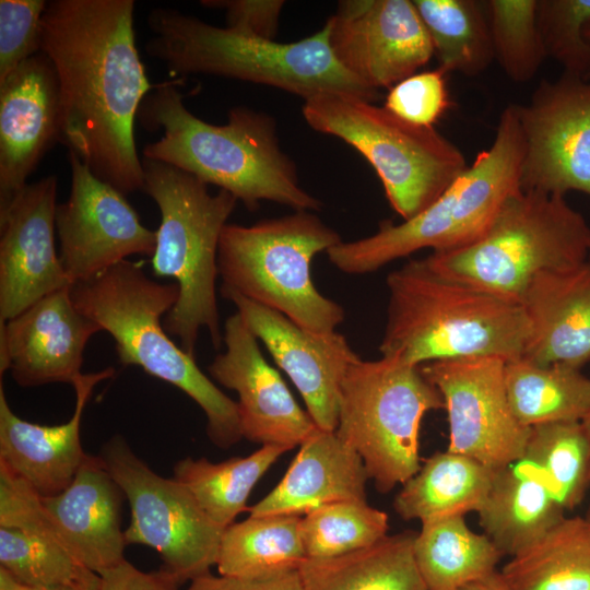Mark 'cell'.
Returning <instances> with one entry per match:
<instances>
[{
	"mask_svg": "<svg viewBox=\"0 0 590 590\" xmlns=\"http://www.w3.org/2000/svg\"><path fill=\"white\" fill-rule=\"evenodd\" d=\"M133 0H52L40 51L61 96V143L125 196L143 189L134 139L139 108L153 88L133 27Z\"/></svg>",
	"mask_w": 590,
	"mask_h": 590,
	"instance_id": "1",
	"label": "cell"
},
{
	"mask_svg": "<svg viewBox=\"0 0 590 590\" xmlns=\"http://www.w3.org/2000/svg\"><path fill=\"white\" fill-rule=\"evenodd\" d=\"M180 79L154 84L137 119L163 135L143 149V157L164 162L232 193L252 211L272 201L294 211H319L321 202L299 184L295 163L280 145L275 119L238 106L225 125L194 116L184 104Z\"/></svg>",
	"mask_w": 590,
	"mask_h": 590,
	"instance_id": "2",
	"label": "cell"
},
{
	"mask_svg": "<svg viewBox=\"0 0 590 590\" xmlns=\"http://www.w3.org/2000/svg\"><path fill=\"white\" fill-rule=\"evenodd\" d=\"M381 356L421 366L473 356H522L529 326L521 304L447 279L420 260L387 276Z\"/></svg>",
	"mask_w": 590,
	"mask_h": 590,
	"instance_id": "3",
	"label": "cell"
},
{
	"mask_svg": "<svg viewBox=\"0 0 590 590\" xmlns=\"http://www.w3.org/2000/svg\"><path fill=\"white\" fill-rule=\"evenodd\" d=\"M153 36L145 49L162 61L170 78L209 74L264 84L305 99L321 93L351 95L370 103L374 90L334 57L328 21L314 35L279 43L229 27L211 25L170 8H155L148 17Z\"/></svg>",
	"mask_w": 590,
	"mask_h": 590,
	"instance_id": "4",
	"label": "cell"
},
{
	"mask_svg": "<svg viewBox=\"0 0 590 590\" xmlns=\"http://www.w3.org/2000/svg\"><path fill=\"white\" fill-rule=\"evenodd\" d=\"M74 305L115 340L119 362L141 367L189 396L206 417V433L220 448L243 436L237 403L220 390L162 326L179 296L176 283L150 279L141 266L123 260L98 276L71 286Z\"/></svg>",
	"mask_w": 590,
	"mask_h": 590,
	"instance_id": "5",
	"label": "cell"
},
{
	"mask_svg": "<svg viewBox=\"0 0 590 590\" xmlns=\"http://www.w3.org/2000/svg\"><path fill=\"white\" fill-rule=\"evenodd\" d=\"M142 168V191L161 214L152 271L175 279L179 288L164 329L192 356L203 328L219 349L223 341L215 291L219 244L238 200L223 189L210 192L208 184L164 162L143 157Z\"/></svg>",
	"mask_w": 590,
	"mask_h": 590,
	"instance_id": "6",
	"label": "cell"
},
{
	"mask_svg": "<svg viewBox=\"0 0 590 590\" xmlns=\"http://www.w3.org/2000/svg\"><path fill=\"white\" fill-rule=\"evenodd\" d=\"M523 138L517 105L500 114L491 146L428 208L394 224L379 223L371 236L341 241L326 253L347 274H366L421 249L451 251L480 239L506 199L520 189Z\"/></svg>",
	"mask_w": 590,
	"mask_h": 590,
	"instance_id": "7",
	"label": "cell"
},
{
	"mask_svg": "<svg viewBox=\"0 0 590 590\" xmlns=\"http://www.w3.org/2000/svg\"><path fill=\"white\" fill-rule=\"evenodd\" d=\"M590 257V225L565 197L518 191L473 244L422 259L447 279L519 303L541 272L580 266Z\"/></svg>",
	"mask_w": 590,
	"mask_h": 590,
	"instance_id": "8",
	"label": "cell"
},
{
	"mask_svg": "<svg viewBox=\"0 0 590 590\" xmlns=\"http://www.w3.org/2000/svg\"><path fill=\"white\" fill-rule=\"evenodd\" d=\"M341 241L339 233L311 211L250 226L226 224L217 252L221 287L276 310L310 332H333L345 311L316 288L311 262Z\"/></svg>",
	"mask_w": 590,
	"mask_h": 590,
	"instance_id": "9",
	"label": "cell"
},
{
	"mask_svg": "<svg viewBox=\"0 0 590 590\" xmlns=\"http://www.w3.org/2000/svg\"><path fill=\"white\" fill-rule=\"evenodd\" d=\"M302 111L314 130L342 139L369 162L403 221L428 208L468 168L463 153L434 127L413 125L374 103L328 92L305 99Z\"/></svg>",
	"mask_w": 590,
	"mask_h": 590,
	"instance_id": "10",
	"label": "cell"
},
{
	"mask_svg": "<svg viewBox=\"0 0 590 590\" xmlns=\"http://www.w3.org/2000/svg\"><path fill=\"white\" fill-rule=\"evenodd\" d=\"M442 408L440 392L420 366L359 357L342 381L335 433L359 455L376 488L388 493L420 469L422 420Z\"/></svg>",
	"mask_w": 590,
	"mask_h": 590,
	"instance_id": "11",
	"label": "cell"
},
{
	"mask_svg": "<svg viewBox=\"0 0 590 590\" xmlns=\"http://www.w3.org/2000/svg\"><path fill=\"white\" fill-rule=\"evenodd\" d=\"M99 456L130 505L127 545L154 548L162 558L161 568L181 585L211 573L224 529L209 518L188 488L151 470L120 435Z\"/></svg>",
	"mask_w": 590,
	"mask_h": 590,
	"instance_id": "12",
	"label": "cell"
},
{
	"mask_svg": "<svg viewBox=\"0 0 590 590\" xmlns=\"http://www.w3.org/2000/svg\"><path fill=\"white\" fill-rule=\"evenodd\" d=\"M444 400L449 424L447 450L468 456L491 470L523 457L530 428L510 406L505 359L473 356L421 365Z\"/></svg>",
	"mask_w": 590,
	"mask_h": 590,
	"instance_id": "13",
	"label": "cell"
},
{
	"mask_svg": "<svg viewBox=\"0 0 590 590\" xmlns=\"http://www.w3.org/2000/svg\"><path fill=\"white\" fill-rule=\"evenodd\" d=\"M523 138L522 191L590 196V81L563 72L517 105Z\"/></svg>",
	"mask_w": 590,
	"mask_h": 590,
	"instance_id": "14",
	"label": "cell"
},
{
	"mask_svg": "<svg viewBox=\"0 0 590 590\" xmlns=\"http://www.w3.org/2000/svg\"><path fill=\"white\" fill-rule=\"evenodd\" d=\"M71 189L57 204L60 261L72 285L92 280L133 255L152 258L156 231L145 227L126 196L68 153Z\"/></svg>",
	"mask_w": 590,
	"mask_h": 590,
	"instance_id": "15",
	"label": "cell"
},
{
	"mask_svg": "<svg viewBox=\"0 0 590 590\" xmlns=\"http://www.w3.org/2000/svg\"><path fill=\"white\" fill-rule=\"evenodd\" d=\"M327 21L337 60L377 91L416 73L434 56L427 30L410 0H343Z\"/></svg>",
	"mask_w": 590,
	"mask_h": 590,
	"instance_id": "16",
	"label": "cell"
},
{
	"mask_svg": "<svg viewBox=\"0 0 590 590\" xmlns=\"http://www.w3.org/2000/svg\"><path fill=\"white\" fill-rule=\"evenodd\" d=\"M258 341L238 312L229 316L223 333L226 350L210 364L209 374L238 394L243 438L288 451L300 446L317 425L266 361Z\"/></svg>",
	"mask_w": 590,
	"mask_h": 590,
	"instance_id": "17",
	"label": "cell"
},
{
	"mask_svg": "<svg viewBox=\"0 0 590 590\" xmlns=\"http://www.w3.org/2000/svg\"><path fill=\"white\" fill-rule=\"evenodd\" d=\"M220 292L236 306L252 333L290 377L317 427L334 432L342 381L351 364L359 358L345 337L337 331L310 332L281 312L233 291L221 287Z\"/></svg>",
	"mask_w": 590,
	"mask_h": 590,
	"instance_id": "18",
	"label": "cell"
},
{
	"mask_svg": "<svg viewBox=\"0 0 590 590\" xmlns=\"http://www.w3.org/2000/svg\"><path fill=\"white\" fill-rule=\"evenodd\" d=\"M58 179L27 184L0 213V322L71 287L55 246Z\"/></svg>",
	"mask_w": 590,
	"mask_h": 590,
	"instance_id": "19",
	"label": "cell"
},
{
	"mask_svg": "<svg viewBox=\"0 0 590 590\" xmlns=\"http://www.w3.org/2000/svg\"><path fill=\"white\" fill-rule=\"evenodd\" d=\"M101 326L74 305L71 287L54 292L0 322V375L22 387L73 384L83 374L84 350Z\"/></svg>",
	"mask_w": 590,
	"mask_h": 590,
	"instance_id": "20",
	"label": "cell"
},
{
	"mask_svg": "<svg viewBox=\"0 0 590 590\" xmlns=\"http://www.w3.org/2000/svg\"><path fill=\"white\" fill-rule=\"evenodd\" d=\"M58 78L38 52L0 80V213L27 185L43 156L61 141Z\"/></svg>",
	"mask_w": 590,
	"mask_h": 590,
	"instance_id": "21",
	"label": "cell"
},
{
	"mask_svg": "<svg viewBox=\"0 0 590 590\" xmlns=\"http://www.w3.org/2000/svg\"><path fill=\"white\" fill-rule=\"evenodd\" d=\"M115 374L113 367L82 374L73 384L75 408L71 418L59 425H40L19 417L10 408L0 385V463L23 479L40 496H54L73 481L86 458L80 426L95 386Z\"/></svg>",
	"mask_w": 590,
	"mask_h": 590,
	"instance_id": "22",
	"label": "cell"
},
{
	"mask_svg": "<svg viewBox=\"0 0 590 590\" xmlns=\"http://www.w3.org/2000/svg\"><path fill=\"white\" fill-rule=\"evenodd\" d=\"M125 497L102 457L87 455L68 487L42 500L68 551L102 575L126 560Z\"/></svg>",
	"mask_w": 590,
	"mask_h": 590,
	"instance_id": "23",
	"label": "cell"
},
{
	"mask_svg": "<svg viewBox=\"0 0 590 590\" xmlns=\"http://www.w3.org/2000/svg\"><path fill=\"white\" fill-rule=\"evenodd\" d=\"M520 304L529 326L521 357L580 369L590 362V261L539 273Z\"/></svg>",
	"mask_w": 590,
	"mask_h": 590,
	"instance_id": "24",
	"label": "cell"
},
{
	"mask_svg": "<svg viewBox=\"0 0 590 590\" xmlns=\"http://www.w3.org/2000/svg\"><path fill=\"white\" fill-rule=\"evenodd\" d=\"M368 473L359 455L334 432L316 428L278 485L248 510L250 516H303L340 500H366Z\"/></svg>",
	"mask_w": 590,
	"mask_h": 590,
	"instance_id": "25",
	"label": "cell"
},
{
	"mask_svg": "<svg viewBox=\"0 0 590 590\" xmlns=\"http://www.w3.org/2000/svg\"><path fill=\"white\" fill-rule=\"evenodd\" d=\"M476 514L483 533L510 557L566 517L543 471L526 457L494 471Z\"/></svg>",
	"mask_w": 590,
	"mask_h": 590,
	"instance_id": "26",
	"label": "cell"
},
{
	"mask_svg": "<svg viewBox=\"0 0 590 590\" xmlns=\"http://www.w3.org/2000/svg\"><path fill=\"white\" fill-rule=\"evenodd\" d=\"M415 531L388 534L340 556L307 558L298 573L303 590H427L415 563Z\"/></svg>",
	"mask_w": 590,
	"mask_h": 590,
	"instance_id": "27",
	"label": "cell"
},
{
	"mask_svg": "<svg viewBox=\"0 0 590 590\" xmlns=\"http://www.w3.org/2000/svg\"><path fill=\"white\" fill-rule=\"evenodd\" d=\"M493 475V470L468 456L437 451L402 484L393 508L402 519L421 523L477 512Z\"/></svg>",
	"mask_w": 590,
	"mask_h": 590,
	"instance_id": "28",
	"label": "cell"
},
{
	"mask_svg": "<svg viewBox=\"0 0 590 590\" xmlns=\"http://www.w3.org/2000/svg\"><path fill=\"white\" fill-rule=\"evenodd\" d=\"M413 553L427 590H459L496 573L504 556L485 533L469 528L465 516L422 522Z\"/></svg>",
	"mask_w": 590,
	"mask_h": 590,
	"instance_id": "29",
	"label": "cell"
},
{
	"mask_svg": "<svg viewBox=\"0 0 590 590\" xmlns=\"http://www.w3.org/2000/svg\"><path fill=\"white\" fill-rule=\"evenodd\" d=\"M298 515L249 516L224 529L216 568L219 575L267 579L298 571L307 559Z\"/></svg>",
	"mask_w": 590,
	"mask_h": 590,
	"instance_id": "30",
	"label": "cell"
},
{
	"mask_svg": "<svg viewBox=\"0 0 590 590\" xmlns=\"http://www.w3.org/2000/svg\"><path fill=\"white\" fill-rule=\"evenodd\" d=\"M500 574L512 590H590V522L565 517Z\"/></svg>",
	"mask_w": 590,
	"mask_h": 590,
	"instance_id": "31",
	"label": "cell"
},
{
	"mask_svg": "<svg viewBox=\"0 0 590 590\" xmlns=\"http://www.w3.org/2000/svg\"><path fill=\"white\" fill-rule=\"evenodd\" d=\"M504 379L512 412L528 428L580 422L590 408V378L567 364L509 359L505 361Z\"/></svg>",
	"mask_w": 590,
	"mask_h": 590,
	"instance_id": "32",
	"label": "cell"
},
{
	"mask_svg": "<svg viewBox=\"0 0 590 590\" xmlns=\"http://www.w3.org/2000/svg\"><path fill=\"white\" fill-rule=\"evenodd\" d=\"M286 451L278 446H261L247 457L221 462L187 457L175 464L174 477L188 488L209 518L225 529L249 509L247 500L255 485Z\"/></svg>",
	"mask_w": 590,
	"mask_h": 590,
	"instance_id": "33",
	"label": "cell"
},
{
	"mask_svg": "<svg viewBox=\"0 0 590 590\" xmlns=\"http://www.w3.org/2000/svg\"><path fill=\"white\" fill-rule=\"evenodd\" d=\"M445 73L484 72L494 60L485 1L413 0Z\"/></svg>",
	"mask_w": 590,
	"mask_h": 590,
	"instance_id": "34",
	"label": "cell"
},
{
	"mask_svg": "<svg viewBox=\"0 0 590 590\" xmlns=\"http://www.w3.org/2000/svg\"><path fill=\"white\" fill-rule=\"evenodd\" d=\"M523 457L543 471L565 511L582 503L590 489V442L580 422L531 427Z\"/></svg>",
	"mask_w": 590,
	"mask_h": 590,
	"instance_id": "35",
	"label": "cell"
},
{
	"mask_svg": "<svg viewBox=\"0 0 590 590\" xmlns=\"http://www.w3.org/2000/svg\"><path fill=\"white\" fill-rule=\"evenodd\" d=\"M0 568L35 587L98 590L101 576L61 545L19 529L0 528Z\"/></svg>",
	"mask_w": 590,
	"mask_h": 590,
	"instance_id": "36",
	"label": "cell"
},
{
	"mask_svg": "<svg viewBox=\"0 0 590 590\" xmlns=\"http://www.w3.org/2000/svg\"><path fill=\"white\" fill-rule=\"evenodd\" d=\"M387 512L367 500H340L302 516L299 532L307 558H329L368 547L388 535Z\"/></svg>",
	"mask_w": 590,
	"mask_h": 590,
	"instance_id": "37",
	"label": "cell"
},
{
	"mask_svg": "<svg viewBox=\"0 0 590 590\" xmlns=\"http://www.w3.org/2000/svg\"><path fill=\"white\" fill-rule=\"evenodd\" d=\"M494 59L517 83L533 79L545 60L536 22L538 0L485 1Z\"/></svg>",
	"mask_w": 590,
	"mask_h": 590,
	"instance_id": "38",
	"label": "cell"
},
{
	"mask_svg": "<svg viewBox=\"0 0 590 590\" xmlns=\"http://www.w3.org/2000/svg\"><path fill=\"white\" fill-rule=\"evenodd\" d=\"M536 22L546 54L564 72L590 81V0H538Z\"/></svg>",
	"mask_w": 590,
	"mask_h": 590,
	"instance_id": "39",
	"label": "cell"
},
{
	"mask_svg": "<svg viewBox=\"0 0 590 590\" xmlns=\"http://www.w3.org/2000/svg\"><path fill=\"white\" fill-rule=\"evenodd\" d=\"M47 1H0V80L40 52V27Z\"/></svg>",
	"mask_w": 590,
	"mask_h": 590,
	"instance_id": "40",
	"label": "cell"
},
{
	"mask_svg": "<svg viewBox=\"0 0 590 590\" xmlns=\"http://www.w3.org/2000/svg\"><path fill=\"white\" fill-rule=\"evenodd\" d=\"M445 75L437 68L405 78L390 87L384 107L413 125L434 127L450 106Z\"/></svg>",
	"mask_w": 590,
	"mask_h": 590,
	"instance_id": "41",
	"label": "cell"
},
{
	"mask_svg": "<svg viewBox=\"0 0 590 590\" xmlns=\"http://www.w3.org/2000/svg\"><path fill=\"white\" fill-rule=\"evenodd\" d=\"M205 8L225 11L226 26L267 39H274L283 0H202Z\"/></svg>",
	"mask_w": 590,
	"mask_h": 590,
	"instance_id": "42",
	"label": "cell"
},
{
	"mask_svg": "<svg viewBox=\"0 0 590 590\" xmlns=\"http://www.w3.org/2000/svg\"><path fill=\"white\" fill-rule=\"evenodd\" d=\"M99 576L98 590H180L181 586L173 575L162 568L143 571L127 559Z\"/></svg>",
	"mask_w": 590,
	"mask_h": 590,
	"instance_id": "43",
	"label": "cell"
},
{
	"mask_svg": "<svg viewBox=\"0 0 590 590\" xmlns=\"http://www.w3.org/2000/svg\"><path fill=\"white\" fill-rule=\"evenodd\" d=\"M185 590H303L299 573L267 579H241L211 573L189 581Z\"/></svg>",
	"mask_w": 590,
	"mask_h": 590,
	"instance_id": "44",
	"label": "cell"
},
{
	"mask_svg": "<svg viewBox=\"0 0 590 590\" xmlns=\"http://www.w3.org/2000/svg\"><path fill=\"white\" fill-rule=\"evenodd\" d=\"M459 590H512L503 578L500 571H496L483 579L471 582Z\"/></svg>",
	"mask_w": 590,
	"mask_h": 590,
	"instance_id": "45",
	"label": "cell"
},
{
	"mask_svg": "<svg viewBox=\"0 0 590 590\" xmlns=\"http://www.w3.org/2000/svg\"><path fill=\"white\" fill-rule=\"evenodd\" d=\"M0 590H67L59 588L35 587L14 580L8 573L0 568Z\"/></svg>",
	"mask_w": 590,
	"mask_h": 590,
	"instance_id": "46",
	"label": "cell"
},
{
	"mask_svg": "<svg viewBox=\"0 0 590 590\" xmlns=\"http://www.w3.org/2000/svg\"><path fill=\"white\" fill-rule=\"evenodd\" d=\"M580 423L590 442V408L583 418L580 421Z\"/></svg>",
	"mask_w": 590,
	"mask_h": 590,
	"instance_id": "47",
	"label": "cell"
},
{
	"mask_svg": "<svg viewBox=\"0 0 590 590\" xmlns=\"http://www.w3.org/2000/svg\"><path fill=\"white\" fill-rule=\"evenodd\" d=\"M583 34L585 38L590 43V22L586 25Z\"/></svg>",
	"mask_w": 590,
	"mask_h": 590,
	"instance_id": "48",
	"label": "cell"
},
{
	"mask_svg": "<svg viewBox=\"0 0 590 590\" xmlns=\"http://www.w3.org/2000/svg\"><path fill=\"white\" fill-rule=\"evenodd\" d=\"M586 518H587V519H588V521L590 522V509H589V511H588V514H587Z\"/></svg>",
	"mask_w": 590,
	"mask_h": 590,
	"instance_id": "49",
	"label": "cell"
},
{
	"mask_svg": "<svg viewBox=\"0 0 590 590\" xmlns=\"http://www.w3.org/2000/svg\"><path fill=\"white\" fill-rule=\"evenodd\" d=\"M589 261H590V257H589Z\"/></svg>",
	"mask_w": 590,
	"mask_h": 590,
	"instance_id": "50",
	"label": "cell"
}]
</instances>
